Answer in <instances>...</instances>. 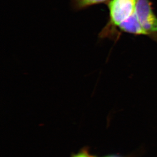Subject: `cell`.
Listing matches in <instances>:
<instances>
[{
  "label": "cell",
  "mask_w": 157,
  "mask_h": 157,
  "mask_svg": "<svg viewBox=\"0 0 157 157\" xmlns=\"http://www.w3.org/2000/svg\"><path fill=\"white\" fill-rule=\"evenodd\" d=\"M118 27L123 31L127 33L143 35L150 34L141 25L135 12L124 21Z\"/></svg>",
  "instance_id": "3957f363"
},
{
  "label": "cell",
  "mask_w": 157,
  "mask_h": 157,
  "mask_svg": "<svg viewBox=\"0 0 157 157\" xmlns=\"http://www.w3.org/2000/svg\"><path fill=\"white\" fill-rule=\"evenodd\" d=\"M135 13L141 25L150 34L157 33V17L149 0H137Z\"/></svg>",
  "instance_id": "7a4b0ae2"
},
{
  "label": "cell",
  "mask_w": 157,
  "mask_h": 157,
  "mask_svg": "<svg viewBox=\"0 0 157 157\" xmlns=\"http://www.w3.org/2000/svg\"><path fill=\"white\" fill-rule=\"evenodd\" d=\"M121 157V156H117V155H110V156H106V157Z\"/></svg>",
  "instance_id": "8992f818"
},
{
  "label": "cell",
  "mask_w": 157,
  "mask_h": 157,
  "mask_svg": "<svg viewBox=\"0 0 157 157\" xmlns=\"http://www.w3.org/2000/svg\"><path fill=\"white\" fill-rule=\"evenodd\" d=\"M106 0H73L74 7L77 9H82L93 5L103 3Z\"/></svg>",
  "instance_id": "277c9868"
},
{
  "label": "cell",
  "mask_w": 157,
  "mask_h": 157,
  "mask_svg": "<svg viewBox=\"0 0 157 157\" xmlns=\"http://www.w3.org/2000/svg\"><path fill=\"white\" fill-rule=\"evenodd\" d=\"M137 0H111L108 4L110 22L119 27L135 12Z\"/></svg>",
  "instance_id": "6da1fadb"
},
{
  "label": "cell",
  "mask_w": 157,
  "mask_h": 157,
  "mask_svg": "<svg viewBox=\"0 0 157 157\" xmlns=\"http://www.w3.org/2000/svg\"><path fill=\"white\" fill-rule=\"evenodd\" d=\"M71 157H93V156H90L87 150H82L77 154L72 155Z\"/></svg>",
  "instance_id": "5b68a950"
}]
</instances>
